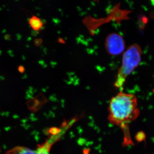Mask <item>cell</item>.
Wrapping results in <instances>:
<instances>
[{
  "label": "cell",
  "mask_w": 154,
  "mask_h": 154,
  "mask_svg": "<svg viewBox=\"0 0 154 154\" xmlns=\"http://www.w3.org/2000/svg\"><path fill=\"white\" fill-rule=\"evenodd\" d=\"M108 112L109 122L119 127L123 131V144L127 146L132 144L130 136L129 124L136 120L140 114L136 96L134 94L120 91L110 100Z\"/></svg>",
  "instance_id": "6da1fadb"
},
{
  "label": "cell",
  "mask_w": 154,
  "mask_h": 154,
  "mask_svg": "<svg viewBox=\"0 0 154 154\" xmlns=\"http://www.w3.org/2000/svg\"><path fill=\"white\" fill-rule=\"evenodd\" d=\"M143 51L139 45L133 44L128 48L122 56L114 85L122 91L126 79L140 63Z\"/></svg>",
  "instance_id": "7a4b0ae2"
},
{
  "label": "cell",
  "mask_w": 154,
  "mask_h": 154,
  "mask_svg": "<svg viewBox=\"0 0 154 154\" xmlns=\"http://www.w3.org/2000/svg\"><path fill=\"white\" fill-rule=\"evenodd\" d=\"M105 48L110 55H117L124 51L125 44L123 37L117 33L108 35L105 42Z\"/></svg>",
  "instance_id": "3957f363"
},
{
  "label": "cell",
  "mask_w": 154,
  "mask_h": 154,
  "mask_svg": "<svg viewBox=\"0 0 154 154\" xmlns=\"http://www.w3.org/2000/svg\"><path fill=\"white\" fill-rule=\"evenodd\" d=\"M6 154H38L36 150L24 146H17L8 151Z\"/></svg>",
  "instance_id": "277c9868"
},
{
  "label": "cell",
  "mask_w": 154,
  "mask_h": 154,
  "mask_svg": "<svg viewBox=\"0 0 154 154\" xmlns=\"http://www.w3.org/2000/svg\"><path fill=\"white\" fill-rule=\"evenodd\" d=\"M29 23L31 28L35 30H40L43 25L41 20L35 16H33L30 18L29 20Z\"/></svg>",
  "instance_id": "5b68a950"
},
{
  "label": "cell",
  "mask_w": 154,
  "mask_h": 154,
  "mask_svg": "<svg viewBox=\"0 0 154 154\" xmlns=\"http://www.w3.org/2000/svg\"><path fill=\"white\" fill-rule=\"evenodd\" d=\"M51 143H50L49 141L47 142L44 144L38 145L36 150L38 154H50L49 153V149L50 145Z\"/></svg>",
  "instance_id": "8992f818"
},
{
  "label": "cell",
  "mask_w": 154,
  "mask_h": 154,
  "mask_svg": "<svg viewBox=\"0 0 154 154\" xmlns=\"http://www.w3.org/2000/svg\"><path fill=\"white\" fill-rule=\"evenodd\" d=\"M150 1L152 4L154 5V0H150Z\"/></svg>",
  "instance_id": "52a82bcc"
}]
</instances>
